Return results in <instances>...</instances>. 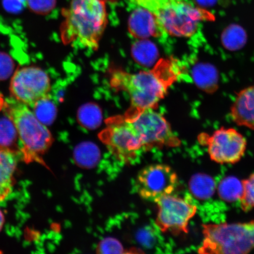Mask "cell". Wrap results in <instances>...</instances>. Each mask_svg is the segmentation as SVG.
I'll return each mask as SVG.
<instances>
[{
  "instance_id": "277c9868",
  "label": "cell",
  "mask_w": 254,
  "mask_h": 254,
  "mask_svg": "<svg viewBox=\"0 0 254 254\" xmlns=\"http://www.w3.org/2000/svg\"><path fill=\"white\" fill-rule=\"evenodd\" d=\"M147 8L157 18L167 34L177 37H190L197 31L199 24L212 21L214 15L196 7L189 0H133Z\"/></svg>"
},
{
  "instance_id": "ba28073f",
  "label": "cell",
  "mask_w": 254,
  "mask_h": 254,
  "mask_svg": "<svg viewBox=\"0 0 254 254\" xmlns=\"http://www.w3.org/2000/svg\"><path fill=\"white\" fill-rule=\"evenodd\" d=\"M198 141L208 147L211 160L219 164H236L244 156L247 148L244 136L234 128H221L212 135L202 133Z\"/></svg>"
},
{
  "instance_id": "5bb4252c",
  "label": "cell",
  "mask_w": 254,
  "mask_h": 254,
  "mask_svg": "<svg viewBox=\"0 0 254 254\" xmlns=\"http://www.w3.org/2000/svg\"><path fill=\"white\" fill-rule=\"evenodd\" d=\"M18 155L11 151L0 149V201L11 192Z\"/></svg>"
},
{
  "instance_id": "7c38bea8",
  "label": "cell",
  "mask_w": 254,
  "mask_h": 254,
  "mask_svg": "<svg viewBox=\"0 0 254 254\" xmlns=\"http://www.w3.org/2000/svg\"><path fill=\"white\" fill-rule=\"evenodd\" d=\"M128 31L133 37L146 39L167 34L157 18L147 8L138 6L132 12L128 20Z\"/></svg>"
},
{
  "instance_id": "ffe728a7",
  "label": "cell",
  "mask_w": 254,
  "mask_h": 254,
  "mask_svg": "<svg viewBox=\"0 0 254 254\" xmlns=\"http://www.w3.org/2000/svg\"><path fill=\"white\" fill-rule=\"evenodd\" d=\"M132 56L135 61L143 66L154 64L158 56V50L150 41H138L132 47Z\"/></svg>"
},
{
  "instance_id": "7a4b0ae2",
  "label": "cell",
  "mask_w": 254,
  "mask_h": 254,
  "mask_svg": "<svg viewBox=\"0 0 254 254\" xmlns=\"http://www.w3.org/2000/svg\"><path fill=\"white\" fill-rule=\"evenodd\" d=\"M107 0H70L62 10L63 42L96 50L108 24Z\"/></svg>"
},
{
  "instance_id": "3957f363",
  "label": "cell",
  "mask_w": 254,
  "mask_h": 254,
  "mask_svg": "<svg viewBox=\"0 0 254 254\" xmlns=\"http://www.w3.org/2000/svg\"><path fill=\"white\" fill-rule=\"evenodd\" d=\"M3 109L17 130L23 160L28 163L37 162L47 167L42 156L52 146L53 138L46 126L37 119L26 104L14 98L6 100Z\"/></svg>"
},
{
  "instance_id": "4fadbf2b",
  "label": "cell",
  "mask_w": 254,
  "mask_h": 254,
  "mask_svg": "<svg viewBox=\"0 0 254 254\" xmlns=\"http://www.w3.org/2000/svg\"><path fill=\"white\" fill-rule=\"evenodd\" d=\"M231 116L238 126L254 130V85L237 94L231 107Z\"/></svg>"
},
{
  "instance_id": "8fae6325",
  "label": "cell",
  "mask_w": 254,
  "mask_h": 254,
  "mask_svg": "<svg viewBox=\"0 0 254 254\" xmlns=\"http://www.w3.org/2000/svg\"><path fill=\"white\" fill-rule=\"evenodd\" d=\"M178 183L177 174L172 168L165 164H154L140 171L136 185L142 198L155 202L162 196L171 194Z\"/></svg>"
},
{
  "instance_id": "f1b7e54d",
  "label": "cell",
  "mask_w": 254,
  "mask_h": 254,
  "mask_svg": "<svg viewBox=\"0 0 254 254\" xmlns=\"http://www.w3.org/2000/svg\"><path fill=\"white\" fill-rule=\"evenodd\" d=\"M199 3L203 5H211L213 4L215 0H198Z\"/></svg>"
},
{
  "instance_id": "603a6c76",
  "label": "cell",
  "mask_w": 254,
  "mask_h": 254,
  "mask_svg": "<svg viewBox=\"0 0 254 254\" xmlns=\"http://www.w3.org/2000/svg\"><path fill=\"white\" fill-rule=\"evenodd\" d=\"M31 108L37 119L45 126H50L55 122L57 116V107L49 96L37 101Z\"/></svg>"
},
{
  "instance_id": "30bf717a",
  "label": "cell",
  "mask_w": 254,
  "mask_h": 254,
  "mask_svg": "<svg viewBox=\"0 0 254 254\" xmlns=\"http://www.w3.org/2000/svg\"><path fill=\"white\" fill-rule=\"evenodd\" d=\"M9 89L14 99L32 107L37 101L49 96L50 79L42 69L28 66L15 72Z\"/></svg>"
},
{
  "instance_id": "83f0119b",
  "label": "cell",
  "mask_w": 254,
  "mask_h": 254,
  "mask_svg": "<svg viewBox=\"0 0 254 254\" xmlns=\"http://www.w3.org/2000/svg\"><path fill=\"white\" fill-rule=\"evenodd\" d=\"M26 4V0H4L6 10L12 13H17L23 9Z\"/></svg>"
},
{
  "instance_id": "d6986e66",
  "label": "cell",
  "mask_w": 254,
  "mask_h": 254,
  "mask_svg": "<svg viewBox=\"0 0 254 254\" xmlns=\"http://www.w3.org/2000/svg\"><path fill=\"white\" fill-rule=\"evenodd\" d=\"M100 156L99 149L91 142L82 143L75 149V161L81 167H94L99 160Z\"/></svg>"
},
{
  "instance_id": "7402d4cb",
  "label": "cell",
  "mask_w": 254,
  "mask_h": 254,
  "mask_svg": "<svg viewBox=\"0 0 254 254\" xmlns=\"http://www.w3.org/2000/svg\"><path fill=\"white\" fill-rule=\"evenodd\" d=\"M78 120L82 127L88 129H96L102 121V113L97 105L87 104L78 110Z\"/></svg>"
},
{
  "instance_id": "4dcf8cb0",
  "label": "cell",
  "mask_w": 254,
  "mask_h": 254,
  "mask_svg": "<svg viewBox=\"0 0 254 254\" xmlns=\"http://www.w3.org/2000/svg\"><path fill=\"white\" fill-rule=\"evenodd\" d=\"M4 103L3 102V101L1 99V98H0V110H1L2 108H3V106H4Z\"/></svg>"
},
{
  "instance_id": "4316f807",
  "label": "cell",
  "mask_w": 254,
  "mask_h": 254,
  "mask_svg": "<svg viewBox=\"0 0 254 254\" xmlns=\"http://www.w3.org/2000/svg\"><path fill=\"white\" fill-rule=\"evenodd\" d=\"M14 63L7 54L0 52V81L9 77L14 69Z\"/></svg>"
},
{
  "instance_id": "e0dca14e",
  "label": "cell",
  "mask_w": 254,
  "mask_h": 254,
  "mask_svg": "<svg viewBox=\"0 0 254 254\" xmlns=\"http://www.w3.org/2000/svg\"><path fill=\"white\" fill-rule=\"evenodd\" d=\"M189 188L196 198L206 199L214 195L216 184L214 180L208 175L196 174L190 179Z\"/></svg>"
},
{
  "instance_id": "5b68a950",
  "label": "cell",
  "mask_w": 254,
  "mask_h": 254,
  "mask_svg": "<svg viewBox=\"0 0 254 254\" xmlns=\"http://www.w3.org/2000/svg\"><path fill=\"white\" fill-rule=\"evenodd\" d=\"M199 254H245L254 249V221L202 225Z\"/></svg>"
},
{
  "instance_id": "ac0fdd59",
  "label": "cell",
  "mask_w": 254,
  "mask_h": 254,
  "mask_svg": "<svg viewBox=\"0 0 254 254\" xmlns=\"http://www.w3.org/2000/svg\"><path fill=\"white\" fill-rule=\"evenodd\" d=\"M247 35L245 30L238 24H231L222 31L221 43L225 49L236 52L245 46Z\"/></svg>"
},
{
  "instance_id": "52a82bcc",
  "label": "cell",
  "mask_w": 254,
  "mask_h": 254,
  "mask_svg": "<svg viewBox=\"0 0 254 254\" xmlns=\"http://www.w3.org/2000/svg\"><path fill=\"white\" fill-rule=\"evenodd\" d=\"M107 127L99 138L119 160L129 163L143 150L140 139L124 116H117L106 120Z\"/></svg>"
},
{
  "instance_id": "2e32d148",
  "label": "cell",
  "mask_w": 254,
  "mask_h": 254,
  "mask_svg": "<svg viewBox=\"0 0 254 254\" xmlns=\"http://www.w3.org/2000/svg\"><path fill=\"white\" fill-rule=\"evenodd\" d=\"M0 149L11 151L21 156L17 130L7 116L0 118Z\"/></svg>"
},
{
  "instance_id": "484cf974",
  "label": "cell",
  "mask_w": 254,
  "mask_h": 254,
  "mask_svg": "<svg viewBox=\"0 0 254 254\" xmlns=\"http://www.w3.org/2000/svg\"><path fill=\"white\" fill-rule=\"evenodd\" d=\"M26 4L35 13L46 15L55 8L56 0H26Z\"/></svg>"
},
{
  "instance_id": "6da1fadb",
  "label": "cell",
  "mask_w": 254,
  "mask_h": 254,
  "mask_svg": "<svg viewBox=\"0 0 254 254\" xmlns=\"http://www.w3.org/2000/svg\"><path fill=\"white\" fill-rule=\"evenodd\" d=\"M181 70L173 59H161L150 71L136 74L113 69L111 86L126 91L131 100V108L139 110L156 109L166 96L168 88L178 80Z\"/></svg>"
},
{
  "instance_id": "d4e9b609",
  "label": "cell",
  "mask_w": 254,
  "mask_h": 254,
  "mask_svg": "<svg viewBox=\"0 0 254 254\" xmlns=\"http://www.w3.org/2000/svg\"><path fill=\"white\" fill-rule=\"evenodd\" d=\"M125 250L119 240L111 237L101 241L97 248V252L99 254H123L126 253Z\"/></svg>"
},
{
  "instance_id": "9a60e30c",
  "label": "cell",
  "mask_w": 254,
  "mask_h": 254,
  "mask_svg": "<svg viewBox=\"0 0 254 254\" xmlns=\"http://www.w3.org/2000/svg\"><path fill=\"white\" fill-rule=\"evenodd\" d=\"M193 80L199 89L208 93H214L218 87V74L213 65L199 63L192 69Z\"/></svg>"
},
{
  "instance_id": "8992f818",
  "label": "cell",
  "mask_w": 254,
  "mask_h": 254,
  "mask_svg": "<svg viewBox=\"0 0 254 254\" xmlns=\"http://www.w3.org/2000/svg\"><path fill=\"white\" fill-rule=\"evenodd\" d=\"M142 142L143 150L154 147H178L182 144L167 120L154 109L130 108L123 115Z\"/></svg>"
},
{
  "instance_id": "f546056e",
  "label": "cell",
  "mask_w": 254,
  "mask_h": 254,
  "mask_svg": "<svg viewBox=\"0 0 254 254\" xmlns=\"http://www.w3.org/2000/svg\"><path fill=\"white\" fill-rule=\"evenodd\" d=\"M4 223V217L2 214V212L0 211V231L2 229L3 225Z\"/></svg>"
},
{
  "instance_id": "44dd1931",
  "label": "cell",
  "mask_w": 254,
  "mask_h": 254,
  "mask_svg": "<svg viewBox=\"0 0 254 254\" xmlns=\"http://www.w3.org/2000/svg\"><path fill=\"white\" fill-rule=\"evenodd\" d=\"M244 186L242 181L233 176L225 178L219 184L218 192L224 201L232 202L240 199L243 195Z\"/></svg>"
},
{
  "instance_id": "cb8c5ba5",
  "label": "cell",
  "mask_w": 254,
  "mask_h": 254,
  "mask_svg": "<svg viewBox=\"0 0 254 254\" xmlns=\"http://www.w3.org/2000/svg\"><path fill=\"white\" fill-rule=\"evenodd\" d=\"M242 182L244 191L240 199L241 207L243 211L248 212L254 208V173Z\"/></svg>"
},
{
  "instance_id": "9c48e42d",
  "label": "cell",
  "mask_w": 254,
  "mask_h": 254,
  "mask_svg": "<svg viewBox=\"0 0 254 254\" xmlns=\"http://www.w3.org/2000/svg\"><path fill=\"white\" fill-rule=\"evenodd\" d=\"M158 206L155 224L164 233L174 235L189 233V224L196 214V206L182 198L170 195L155 202Z\"/></svg>"
}]
</instances>
